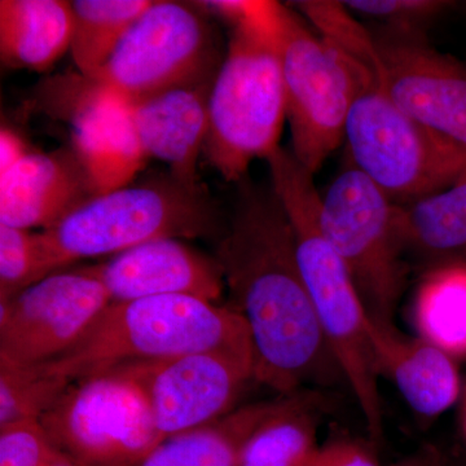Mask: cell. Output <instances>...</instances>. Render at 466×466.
<instances>
[{
    "mask_svg": "<svg viewBox=\"0 0 466 466\" xmlns=\"http://www.w3.org/2000/svg\"><path fill=\"white\" fill-rule=\"evenodd\" d=\"M39 97L46 112L72 125L70 146L96 196L130 186L148 159L130 103L78 72L47 79Z\"/></svg>",
    "mask_w": 466,
    "mask_h": 466,
    "instance_id": "obj_12",
    "label": "cell"
},
{
    "mask_svg": "<svg viewBox=\"0 0 466 466\" xmlns=\"http://www.w3.org/2000/svg\"><path fill=\"white\" fill-rule=\"evenodd\" d=\"M29 152L32 150L27 149L26 143L18 137L16 131L3 126L0 131V174L14 167Z\"/></svg>",
    "mask_w": 466,
    "mask_h": 466,
    "instance_id": "obj_30",
    "label": "cell"
},
{
    "mask_svg": "<svg viewBox=\"0 0 466 466\" xmlns=\"http://www.w3.org/2000/svg\"><path fill=\"white\" fill-rule=\"evenodd\" d=\"M211 350L254 359L249 328L236 309L191 296L148 297L110 303L75 348L38 367L75 381L125 363Z\"/></svg>",
    "mask_w": 466,
    "mask_h": 466,
    "instance_id": "obj_5",
    "label": "cell"
},
{
    "mask_svg": "<svg viewBox=\"0 0 466 466\" xmlns=\"http://www.w3.org/2000/svg\"><path fill=\"white\" fill-rule=\"evenodd\" d=\"M343 5L352 14L380 21L381 26L425 33V27L453 5L441 0H351Z\"/></svg>",
    "mask_w": 466,
    "mask_h": 466,
    "instance_id": "obj_27",
    "label": "cell"
},
{
    "mask_svg": "<svg viewBox=\"0 0 466 466\" xmlns=\"http://www.w3.org/2000/svg\"><path fill=\"white\" fill-rule=\"evenodd\" d=\"M320 225L348 267L368 317L394 324L406 280L398 204L350 161L321 195Z\"/></svg>",
    "mask_w": 466,
    "mask_h": 466,
    "instance_id": "obj_7",
    "label": "cell"
},
{
    "mask_svg": "<svg viewBox=\"0 0 466 466\" xmlns=\"http://www.w3.org/2000/svg\"><path fill=\"white\" fill-rule=\"evenodd\" d=\"M219 227V211L208 189L168 173L95 196L39 236L52 275L79 259L116 256L162 238H207Z\"/></svg>",
    "mask_w": 466,
    "mask_h": 466,
    "instance_id": "obj_6",
    "label": "cell"
},
{
    "mask_svg": "<svg viewBox=\"0 0 466 466\" xmlns=\"http://www.w3.org/2000/svg\"><path fill=\"white\" fill-rule=\"evenodd\" d=\"M223 57L216 33L196 3L158 0L88 78L133 104L171 88L216 81Z\"/></svg>",
    "mask_w": 466,
    "mask_h": 466,
    "instance_id": "obj_9",
    "label": "cell"
},
{
    "mask_svg": "<svg viewBox=\"0 0 466 466\" xmlns=\"http://www.w3.org/2000/svg\"><path fill=\"white\" fill-rule=\"evenodd\" d=\"M72 34V2H0V58L5 66L46 72L70 51Z\"/></svg>",
    "mask_w": 466,
    "mask_h": 466,
    "instance_id": "obj_19",
    "label": "cell"
},
{
    "mask_svg": "<svg viewBox=\"0 0 466 466\" xmlns=\"http://www.w3.org/2000/svg\"><path fill=\"white\" fill-rule=\"evenodd\" d=\"M70 382L38 366H0V426L41 419Z\"/></svg>",
    "mask_w": 466,
    "mask_h": 466,
    "instance_id": "obj_25",
    "label": "cell"
},
{
    "mask_svg": "<svg viewBox=\"0 0 466 466\" xmlns=\"http://www.w3.org/2000/svg\"><path fill=\"white\" fill-rule=\"evenodd\" d=\"M231 26L208 99L204 155L227 182H241L251 162L279 148L287 119L278 2H200Z\"/></svg>",
    "mask_w": 466,
    "mask_h": 466,
    "instance_id": "obj_2",
    "label": "cell"
},
{
    "mask_svg": "<svg viewBox=\"0 0 466 466\" xmlns=\"http://www.w3.org/2000/svg\"><path fill=\"white\" fill-rule=\"evenodd\" d=\"M278 34L291 153L315 175L345 140L354 76L348 57L281 3Z\"/></svg>",
    "mask_w": 466,
    "mask_h": 466,
    "instance_id": "obj_10",
    "label": "cell"
},
{
    "mask_svg": "<svg viewBox=\"0 0 466 466\" xmlns=\"http://www.w3.org/2000/svg\"><path fill=\"white\" fill-rule=\"evenodd\" d=\"M266 161L272 189L293 228L300 272L325 341L357 398L370 437L379 440L383 431L382 400L379 368L368 337V312L348 267L321 229V195L314 174L281 147Z\"/></svg>",
    "mask_w": 466,
    "mask_h": 466,
    "instance_id": "obj_3",
    "label": "cell"
},
{
    "mask_svg": "<svg viewBox=\"0 0 466 466\" xmlns=\"http://www.w3.org/2000/svg\"><path fill=\"white\" fill-rule=\"evenodd\" d=\"M50 276L39 232L0 225V303Z\"/></svg>",
    "mask_w": 466,
    "mask_h": 466,
    "instance_id": "obj_26",
    "label": "cell"
},
{
    "mask_svg": "<svg viewBox=\"0 0 466 466\" xmlns=\"http://www.w3.org/2000/svg\"><path fill=\"white\" fill-rule=\"evenodd\" d=\"M95 196L72 146L29 152L0 174V225L45 231Z\"/></svg>",
    "mask_w": 466,
    "mask_h": 466,
    "instance_id": "obj_16",
    "label": "cell"
},
{
    "mask_svg": "<svg viewBox=\"0 0 466 466\" xmlns=\"http://www.w3.org/2000/svg\"><path fill=\"white\" fill-rule=\"evenodd\" d=\"M112 303L91 267L61 269L0 303V366L35 367L66 354Z\"/></svg>",
    "mask_w": 466,
    "mask_h": 466,
    "instance_id": "obj_11",
    "label": "cell"
},
{
    "mask_svg": "<svg viewBox=\"0 0 466 466\" xmlns=\"http://www.w3.org/2000/svg\"><path fill=\"white\" fill-rule=\"evenodd\" d=\"M368 337L379 372L397 385L410 407L426 419L450 410L461 397L455 359L421 337L368 317Z\"/></svg>",
    "mask_w": 466,
    "mask_h": 466,
    "instance_id": "obj_18",
    "label": "cell"
},
{
    "mask_svg": "<svg viewBox=\"0 0 466 466\" xmlns=\"http://www.w3.org/2000/svg\"><path fill=\"white\" fill-rule=\"evenodd\" d=\"M216 259L232 309L249 328L256 382L289 395L303 383L341 373L303 280L289 218L271 184L263 189L242 183Z\"/></svg>",
    "mask_w": 466,
    "mask_h": 466,
    "instance_id": "obj_1",
    "label": "cell"
},
{
    "mask_svg": "<svg viewBox=\"0 0 466 466\" xmlns=\"http://www.w3.org/2000/svg\"><path fill=\"white\" fill-rule=\"evenodd\" d=\"M354 76L346 119L350 161L395 204L449 188L466 177V153L408 115L383 81L373 35L339 48Z\"/></svg>",
    "mask_w": 466,
    "mask_h": 466,
    "instance_id": "obj_4",
    "label": "cell"
},
{
    "mask_svg": "<svg viewBox=\"0 0 466 466\" xmlns=\"http://www.w3.org/2000/svg\"><path fill=\"white\" fill-rule=\"evenodd\" d=\"M152 0H76L72 2L70 54L76 70L92 76L100 69Z\"/></svg>",
    "mask_w": 466,
    "mask_h": 466,
    "instance_id": "obj_24",
    "label": "cell"
},
{
    "mask_svg": "<svg viewBox=\"0 0 466 466\" xmlns=\"http://www.w3.org/2000/svg\"><path fill=\"white\" fill-rule=\"evenodd\" d=\"M461 426L466 438V388L464 389V392H462L461 397Z\"/></svg>",
    "mask_w": 466,
    "mask_h": 466,
    "instance_id": "obj_33",
    "label": "cell"
},
{
    "mask_svg": "<svg viewBox=\"0 0 466 466\" xmlns=\"http://www.w3.org/2000/svg\"><path fill=\"white\" fill-rule=\"evenodd\" d=\"M431 466H447V465L444 464L443 461H441L440 456H438L437 453H433V459H431Z\"/></svg>",
    "mask_w": 466,
    "mask_h": 466,
    "instance_id": "obj_34",
    "label": "cell"
},
{
    "mask_svg": "<svg viewBox=\"0 0 466 466\" xmlns=\"http://www.w3.org/2000/svg\"><path fill=\"white\" fill-rule=\"evenodd\" d=\"M309 466H381L375 452L358 441L337 440L319 447Z\"/></svg>",
    "mask_w": 466,
    "mask_h": 466,
    "instance_id": "obj_29",
    "label": "cell"
},
{
    "mask_svg": "<svg viewBox=\"0 0 466 466\" xmlns=\"http://www.w3.org/2000/svg\"><path fill=\"white\" fill-rule=\"evenodd\" d=\"M90 267L112 302L191 296L216 303L225 287L218 260L177 238L146 242Z\"/></svg>",
    "mask_w": 466,
    "mask_h": 466,
    "instance_id": "obj_15",
    "label": "cell"
},
{
    "mask_svg": "<svg viewBox=\"0 0 466 466\" xmlns=\"http://www.w3.org/2000/svg\"><path fill=\"white\" fill-rule=\"evenodd\" d=\"M434 452L420 453V455L412 456L398 462L394 466H431V459H433Z\"/></svg>",
    "mask_w": 466,
    "mask_h": 466,
    "instance_id": "obj_31",
    "label": "cell"
},
{
    "mask_svg": "<svg viewBox=\"0 0 466 466\" xmlns=\"http://www.w3.org/2000/svg\"><path fill=\"white\" fill-rule=\"evenodd\" d=\"M383 81L401 109L466 153V66L429 45L425 33H372Z\"/></svg>",
    "mask_w": 466,
    "mask_h": 466,
    "instance_id": "obj_14",
    "label": "cell"
},
{
    "mask_svg": "<svg viewBox=\"0 0 466 466\" xmlns=\"http://www.w3.org/2000/svg\"><path fill=\"white\" fill-rule=\"evenodd\" d=\"M287 397L238 407L210 424L171 435L135 466H236L245 441Z\"/></svg>",
    "mask_w": 466,
    "mask_h": 466,
    "instance_id": "obj_21",
    "label": "cell"
},
{
    "mask_svg": "<svg viewBox=\"0 0 466 466\" xmlns=\"http://www.w3.org/2000/svg\"><path fill=\"white\" fill-rule=\"evenodd\" d=\"M39 422L76 466H135L165 440L142 389L121 368L70 382Z\"/></svg>",
    "mask_w": 466,
    "mask_h": 466,
    "instance_id": "obj_8",
    "label": "cell"
},
{
    "mask_svg": "<svg viewBox=\"0 0 466 466\" xmlns=\"http://www.w3.org/2000/svg\"><path fill=\"white\" fill-rule=\"evenodd\" d=\"M115 368L140 386L165 440L228 415L256 381L253 358L220 350Z\"/></svg>",
    "mask_w": 466,
    "mask_h": 466,
    "instance_id": "obj_13",
    "label": "cell"
},
{
    "mask_svg": "<svg viewBox=\"0 0 466 466\" xmlns=\"http://www.w3.org/2000/svg\"><path fill=\"white\" fill-rule=\"evenodd\" d=\"M214 82L182 86L131 104L144 152L167 164L180 182L196 186L198 164L208 130V99Z\"/></svg>",
    "mask_w": 466,
    "mask_h": 466,
    "instance_id": "obj_17",
    "label": "cell"
},
{
    "mask_svg": "<svg viewBox=\"0 0 466 466\" xmlns=\"http://www.w3.org/2000/svg\"><path fill=\"white\" fill-rule=\"evenodd\" d=\"M57 453L39 420L0 426V466H48Z\"/></svg>",
    "mask_w": 466,
    "mask_h": 466,
    "instance_id": "obj_28",
    "label": "cell"
},
{
    "mask_svg": "<svg viewBox=\"0 0 466 466\" xmlns=\"http://www.w3.org/2000/svg\"><path fill=\"white\" fill-rule=\"evenodd\" d=\"M48 466H76L67 456L64 455L63 452L58 451L56 458L52 460V462Z\"/></svg>",
    "mask_w": 466,
    "mask_h": 466,
    "instance_id": "obj_32",
    "label": "cell"
},
{
    "mask_svg": "<svg viewBox=\"0 0 466 466\" xmlns=\"http://www.w3.org/2000/svg\"><path fill=\"white\" fill-rule=\"evenodd\" d=\"M318 397L288 395L284 406L248 438L236 466H309L317 456Z\"/></svg>",
    "mask_w": 466,
    "mask_h": 466,
    "instance_id": "obj_22",
    "label": "cell"
},
{
    "mask_svg": "<svg viewBox=\"0 0 466 466\" xmlns=\"http://www.w3.org/2000/svg\"><path fill=\"white\" fill-rule=\"evenodd\" d=\"M413 320L419 337L453 359L466 358V266L425 272L416 293Z\"/></svg>",
    "mask_w": 466,
    "mask_h": 466,
    "instance_id": "obj_23",
    "label": "cell"
},
{
    "mask_svg": "<svg viewBox=\"0 0 466 466\" xmlns=\"http://www.w3.org/2000/svg\"><path fill=\"white\" fill-rule=\"evenodd\" d=\"M406 258L425 272L466 266V177L433 195L398 204Z\"/></svg>",
    "mask_w": 466,
    "mask_h": 466,
    "instance_id": "obj_20",
    "label": "cell"
}]
</instances>
